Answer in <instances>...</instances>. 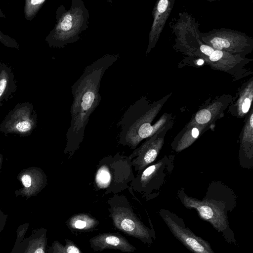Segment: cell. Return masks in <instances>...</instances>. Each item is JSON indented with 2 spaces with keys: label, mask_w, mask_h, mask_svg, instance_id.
Instances as JSON below:
<instances>
[{
  "label": "cell",
  "mask_w": 253,
  "mask_h": 253,
  "mask_svg": "<svg viewBox=\"0 0 253 253\" xmlns=\"http://www.w3.org/2000/svg\"><path fill=\"white\" fill-rule=\"evenodd\" d=\"M211 127L197 124L189 121L176 135L171 144V148L179 153L193 144L204 132Z\"/></svg>",
  "instance_id": "obj_12"
},
{
  "label": "cell",
  "mask_w": 253,
  "mask_h": 253,
  "mask_svg": "<svg viewBox=\"0 0 253 253\" xmlns=\"http://www.w3.org/2000/svg\"><path fill=\"white\" fill-rule=\"evenodd\" d=\"M159 214L172 234L193 253H214L210 244L196 236L182 218L168 210L161 209Z\"/></svg>",
  "instance_id": "obj_8"
},
{
  "label": "cell",
  "mask_w": 253,
  "mask_h": 253,
  "mask_svg": "<svg viewBox=\"0 0 253 253\" xmlns=\"http://www.w3.org/2000/svg\"><path fill=\"white\" fill-rule=\"evenodd\" d=\"M204 60L203 59H199L198 61H197V64L199 65H201L202 64H203L204 63Z\"/></svg>",
  "instance_id": "obj_28"
},
{
  "label": "cell",
  "mask_w": 253,
  "mask_h": 253,
  "mask_svg": "<svg viewBox=\"0 0 253 253\" xmlns=\"http://www.w3.org/2000/svg\"><path fill=\"white\" fill-rule=\"evenodd\" d=\"M47 231L44 228L34 229L30 235L24 238L11 253H46Z\"/></svg>",
  "instance_id": "obj_13"
},
{
  "label": "cell",
  "mask_w": 253,
  "mask_h": 253,
  "mask_svg": "<svg viewBox=\"0 0 253 253\" xmlns=\"http://www.w3.org/2000/svg\"><path fill=\"white\" fill-rule=\"evenodd\" d=\"M29 226V224L28 223H25L18 227L16 231L17 235L16 241L12 250H15L22 243L25 238V236L28 229Z\"/></svg>",
  "instance_id": "obj_19"
},
{
  "label": "cell",
  "mask_w": 253,
  "mask_h": 253,
  "mask_svg": "<svg viewBox=\"0 0 253 253\" xmlns=\"http://www.w3.org/2000/svg\"><path fill=\"white\" fill-rule=\"evenodd\" d=\"M89 13L82 0H72L69 9L59 5L56 11V23L45 39L50 47L60 48L77 42L88 26Z\"/></svg>",
  "instance_id": "obj_3"
},
{
  "label": "cell",
  "mask_w": 253,
  "mask_h": 253,
  "mask_svg": "<svg viewBox=\"0 0 253 253\" xmlns=\"http://www.w3.org/2000/svg\"><path fill=\"white\" fill-rule=\"evenodd\" d=\"M89 242L90 247L95 252L114 249L130 253L136 250L125 237L118 233H100L90 238Z\"/></svg>",
  "instance_id": "obj_11"
},
{
  "label": "cell",
  "mask_w": 253,
  "mask_h": 253,
  "mask_svg": "<svg viewBox=\"0 0 253 253\" xmlns=\"http://www.w3.org/2000/svg\"><path fill=\"white\" fill-rule=\"evenodd\" d=\"M107 203L109 206V216L116 228L145 244L152 243L155 238L154 229L144 225L136 216L126 197L115 194Z\"/></svg>",
  "instance_id": "obj_5"
},
{
  "label": "cell",
  "mask_w": 253,
  "mask_h": 253,
  "mask_svg": "<svg viewBox=\"0 0 253 253\" xmlns=\"http://www.w3.org/2000/svg\"><path fill=\"white\" fill-rule=\"evenodd\" d=\"M99 221L90 214L81 213L71 216L67 221L68 228L73 231L88 232L99 225Z\"/></svg>",
  "instance_id": "obj_16"
},
{
  "label": "cell",
  "mask_w": 253,
  "mask_h": 253,
  "mask_svg": "<svg viewBox=\"0 0 253 253\" xmlns=\"http://www.w3.org/2000/svg\"><path fill=\"white\" fill-rule=\"evenodd\" d=\"M173 161V156H165L156 163L138 172L130 183V188L150 198L153 192L163 185L167 176L172 171Z\"/></svg>",
  "instance_id": "obj_7"
},
{
  "label": "cell",
  "mask_w": 253,
  "mask_h": 253,
  "mask_svg": "<svg viewBox=\"0 0 253 253\" xmlns=\"http://www.w3.org/2000/svg\"><path fill=\"white\" fill-rule=\"evenodd\" d=\"M173 124L174 120L172 119L155 134L147 138L129 155L136 171H142L155 161L164 145L165 136Z\"/></svg>",
  "instance_id": "obj_9"
},
{
  "label": "cell",
  "mask_w": 253,
  "mask_h": 253,
  "mask_svg": "<svg viewBox=\"0 0 253 253\" xmlns=\"http://www.w3.org/2000/svg\"><path fill=\"white\" fill-rule=\"evenodd\" d=\"M169 1L167 0H161L157 5V11L159 13L164 12L168 8Z\"/></svg>",
  "instance_id": "obj_23"
},
{
  "label": "cell",
  "mask_w": 253,
  "mask_h": 253,
  "mask_svg": "<svg viewBox=\"0 0 253 253\" xmlns=\"http://www.w3.org/2000/svg\"><path fill=\"white\" fill-rule=\"evenodd\" d=\"M223 55V52L218 50H214L209 56V59L211 61L215 62L219 60Z\"/></svg>",
  "instance_id": "obj_22"
},
{
  "label": "cell",
  "mask_w": 253,
  "mask_h": 253,
  "mask_svg": "<svg viewBox=\"0 0 253 253\" xmlns=\"http://www.w3.org/2000/svg\"><path fill=\"white\" fill-rule=\"evenodd\" d=\"M239 137L238 159L244 169L253 167V112L252 110L245 120Z\"/></svg>",
  "instance_id": "obj_10"
},
{
  "label": "cell",
  "mask_w": 253,
  "mask_h": 253,
  "mask_svg": "<svg viewBox=\"0 0 253 253\" xmlns=\"http://www.w3.org/2000/svg\"><path fill=\"white\" fill-rule=\"evenodd\" d=\"M7 215L0 211V241L1 239L0 234L4 228L7 221Z\"/></svg>",
  "instance_id": "obj_24"
},
{
  "label": "cell",
  "mask_w": 253,
  "mask_h": 253,
  "mask_svg": "<svg viewBox=\"0 0 253 253\" xmlns=\"http://www.w3.org/2000/svg\"><path fill=\"white\" fill-rule=\"evenodd\" d=\"M177 197L187 209H195L200 218L209 222L218 232L222 233L229 243L237 245L234 233L231 229L227 216L229 210L223 201L211 198L202 200L188 196L184 189L177 192Z\"/></svg>",
  "instance_id": "obj_6"
},
{
  "label": "cell",
  "mask_w": 253,
  "mask_h": 253,
  "mask_svg": "<svg viewBox=\"0 0 253 253\" xmlns=\"http://www.w3.org/2000/svg\"><path fill=\"white\" fill-rule=\"evenodd\" d=\"M201 51L205 55L210 56L214 50V49L207 45L203 44L200 46Z\"/></svg>",
  "instance_id": "obj_25"
},
{
  "label": "cell",
  "mask_w": 253,
  "mask_h": 253,
  "mask_svg": "<svg viewBox=\"0 0 253 253\" xmlns=\"http://www.w3.org/2000/svg\"><path fill=\"white\" fill-rule=\"evenodd\" d=\"M227 104L217 101L199 110L191 118L190 121L197 124L209 126L214 129L216 121L223 116V111Z\"/></svg>",
  "instance_id": "obj_14"
},
{
  "label": "cell",
  "mask_w": 253,
  "mask_h": 253,
  "mask_svg": "<svg viewBox=\"0 0 253 253\" xmlns=\"http://www.w3.org/2000/svg\"><path fill=\"white\" fill-rule=\"evenodd\" d=\"M0 17L6 18L5 15L2 12L1 9L0 8Z\"/></svg>",
  "instance_id": "obj_27"
},
{
  "label": "cell",
  "mask_w": 253,
  "mask_h": 253,
  "mask_svg": "<svg viewBox=\"0 0 253 253\" xmlns=\"http://www.w3.org/2000/svg\"><path fill=\"white\" fill-rule=\"evenodd\" d=\"M161 107L159 103L149 104L144 97L130 105L117 124L121 128L120 144L135 149L141 141L152 135V123Z\"/></svg>",
  "instance_id": "obj_2"
},
{
  "label": "cell",
  "mask_w": 253,
  "mask_h": 253,
  "mask_svg": "<svg viewBox=\"0 0 253 253\" xmlns=\"http://www.w3.org/2000/svg\"><path fill=\"white\" fill-rule=\"evenodd\" d=\"M119 54H105L87 66L71 86L73 101L70 109L71 126L83 130L101 100L99 88L107 69L118 59Z\"/></svg>",
  "instance_id": "obj_1"
},
{
  "label": "cell",
  "mask_w": 253,
  "mask_h": 253,
  "mask_svg": "<svg viewBox=\"0 0 253 253\" xmlns=\"http://www.w3.org/2000/svg\"><path fill=\"white\" fill-rule=\"evenodd\" d=\"M46 1L45 0H25L24 14L26 20H33Z\"/></svg>",
  "instance_id": "obj_18"
},
{
  "label": "cell",
  "mask_w": 253,
  "mask_h": 253,
  "mask_svg": "<svg viewBox=\"0 0 253 253\" xmlns=\"http://www.w3.org/2000/svg\"><path fill=\"white\" fill-rule=\"evenodd\" d=\"M134 178L130 157L118 152L99 161L94 184L96 189L103 190L106 194H117L128 188Z\"/></svg>",
  "instance_id": "obj_4"
},
{
  "label": "cell",
  "mask_w": 253,
  "mask_h": 253,
  "mask_svg": "<svg viewBox=\"0 0 253 253\" xmlns=\"http://www.w3.org/2000/svg\"><path fill=\"white\" fill-rule=\"evenodd\" d=\"M21 181L23 185L26 188H29L31 185L32 179L28 174H24L22 176Z\"/></svg>",
  "instance_id": "obj_26"
},
{
  "label": "cell",
  "mask_w": 253,
  "mask_h": 253,
  "mask_svg": "<svg viewBox=\"0 0 253 253\" xmlns=\"http://www.w3.org/2000/svg\"><path fill=\"white\" fill-rule=\"evenodd\" d=\"M32 127L31 123L26 120L18 122L16 125V128L19 132H24L29 131Z\"/></svg>",
  "instance_id": "obj_21"
},
{
  "label": "cell",
  "mask_w": 253,
  "mask_h": 253,
  "mask_svg": "<svg viewBox=\"0 0 253 253\" xmlns=\"http://www.w3.org/2000/svg\"><path fill=\"white\" fill-rule=\"evenodd\" d=\"M65 244L63 245L55 240L47 248L46 253H83L74 242L65 239Z\"/></svg>",
  "instance_id": "obj_17"
},
{
  "label": "cell",
  "mask_w": 253,
  "mask_h": 253,
  "mask_svg": "<svg viewBox=\"0 0 253 253\" xmlns=\"http://www.w3.org/2000/svg\"><path fill=\"white\" fill-rule=\"evenodd\" d=\"M17 86L11 69L0 63V103L7 100L16 91Z\"/></svg>",
  "instance_id": "obj_15"
},
{
  "label": "cell",
  "mask_w": 253,
  "mask_h": 253,
  "mask_svg": "<svg viewBox=\"0 0 253 253\" xmlns=\"http://www.w3.org/2000/svg\"><path fill=\"white\" fill-rule=\"evenodd\" d=\"M0 42L7 47L19 49V45L13 38L0 31Z\"/></svg>",
  "instance_id": "obj_20"
}]
</instances>
